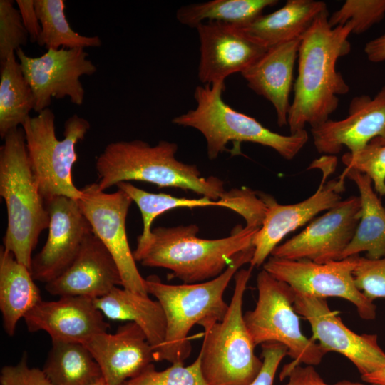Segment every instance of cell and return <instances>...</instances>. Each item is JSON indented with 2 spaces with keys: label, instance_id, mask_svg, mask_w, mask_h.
Wrapping results in <instances>:
<instances>
[{
  "label": "cell",
  "instance_id": "cell-28",
  "mask_svg": "<svg viewBox=\"0 0 385 385\" xmlns=\"http://www.w3.org/2000/svg\"><path fill=\"white\" fill-rule=\"evenodd\" d=\"M43 371L51 385H92L103 377L83 344L61 341H52Z\"/></svg>",
  "mask_w": 385,
  "mask_h": 385
},
{
  "label": "cell",
  "instance_id": "cell-17",
  "mask_svg": "<svg viewBox=\"0 0 385 385\" xmlns=\"http://www.w3.org/2000/svg\"><path fill=\"white\" fill-rule=\"evenodd\" d=\"M311 133L317 150L328 155L339 153L343 146L354 154L375 139L385 143V86L373 98L355 96L346 118L329 119L311 128Z\"/></svg>",
  "mask_w": 385,
  "mask_h": 385
},
{
  "label": "cell",
  "instance_id": "cell-6",
  "mask_svg": "<svg viewBox=\"0 0 385 385\" xmlns=\"http://www.w3.org/2000/svg\"><path fill=\"white\" fill-rule=\"evenodd\" d=\"M225 88V82L197 86L194 93L196 107L172 120L175 125L192 128L202 133L206 140L209 159L217 158L232 141L258 143L272 148L284 159L292 160L308 141L305 129L282 135L235 110L222 98Z\"/></svg>",
  "mask_w": 385,
  "mask_h": 385
},
{
  "label": "cell",
  "instance_id": "cell-41",
  "mask_svg": "<svg viewBox=\"0 0 385 385\" xmlns=\"http://www.w3.org/2000/svg\"><path fill=\"white\" fill-rule=\"evenodd\" d=\"M364 51L369 61L372 63L385 61V33L368 41Z\"/></svg>",
  "mask_w": 385,
  "mask_h": 385
},
{
  "label": "cell",
  "instance_id": "cell-19",
  "mask_svg": "<svg viewBox=\"0 0 385 385\" xmlns=\"http://www.w3.org/2000/svg\"><path fill=\"white\" fill-rule=\"evenodd\" d=\"M196 29L200 53L197 76L203 85L225 82L231 74L242 72L267 49L234 25L205 21Z\"/></svg>",
  "mask_w": 385,
  "mask_h": 385
},
{
  "label": "cell",
  "instance_id": "cell-39",
  "mask_svg": "<svg viewBox=\"0 0 385 385\" xmlns=\"http://www.w3.org/2000/svg\"><path fill=\"white\" fill-rule=\"evenodd\" d=\"M280 380L287 379L284 385H379L376 384H365L359 382L342 381L336 384L326 383L314 368V366L297 365L287 371H281Z\"/></svg>",
  "mask_w": 385,
  "mask_h": 385
},
{
  "label": "cell",
  "instance_id": "cell-30",
  "mask_svg": "<svg viewBox=\"0 0 385 385\" xmlns=\"http://www.w3.org/2000/svg\"><path fill=\"white\" fill-rule=\"evenodd\" d=\"M277 3V0H212L180 7L176 11V19L180 24L195 29L206 20L242 28L262 15L265 8Z\"/></svg>",
  "mask_w": 385,
  "mask_h": 385
},
{
  "label": "cell",
  "instance_id": "cell-1",
  "mask_svg": "<svg viewBox=\"0 0 385 385\" xmlns=\"http://www.w3.org/2000/svg\"><path fill=\"white\" fill-rule=\"evenodd\" d=\"M328 11L321 13L301 36L298 51V74L287 116L290 134L329 119L339 105V96L349 87L337 71V60L351 50L348 40L352 24L331 27Z\"/></svg>",
  "mask_w": 385,
  "mask_h": 385
},
{
  "label": "cell",
  "instance_id": "cell-32",
  "mask_svg": "<svg viewBox=\"0 0 385 385\" xmlns=\"http://www.w3.org/2000/svg\"><path fill=\"white\" fill-rule=\"evenodd\" d=\"M122 385H208L201 371V357L189 366L173 364L170 367L157 371L153 364L141 373L125 381Z\"/></svg>",
  "mask_w": 385,
  "mask_h": 385
},
{
  "label": "cell",
  "instance_id": "cell-10",
  "mask_svg": "<svg viewBox=\"0 0 385 385\" xmlns=\"http://www.w3.org/2000/svg\"><path fill=\"white\" fill-rule=\"evenodd\" d=\"M355 265L354 256L322 264L271 256L263 264V269L296 292L322 299L342 298L356 307L361 319L373 320L376 317V307L356 286Z\"/></svg>",
  "mask_w": 385,
  "mask_h": 385
},
{
  "label": "cell",
  "instance_id": "cell-38",
  "mask_svg": "<svg viewBox=\"0 0 385 385\" xmlns=\"http://www.w3.org/2000/svg\"><path fill=\"white\" fill-rule=\"evenodd\" d=\"M261 346L262 366L250 385H273L277 369L282 359L288 356V350L279 342H266Z\"/></svg>",
  "mask_w": 385,
  "mask_h": 385
},
{
  "label": "cell",
  "instance_id": "cell-12",
  "mask_svg": "<svg viewBox=\"0 0 385 385\" xmlns=\"http://www.w3.org/2000/svg\"><path fill=\"white\" fill-rule=\"evenodd\" d=\"M16 55L33 91L35 112L49 108L53 97H68L73 104H83L85 91L80 77L97 70L84 48L48 49L41 56L30 57L20 48Z\"/></svg>",
  "mask_w": 385,
  "mask_h": 385
},
{
  "label": "cell",
  "instance_id": "cell-23",
  "mask_svg": "<svg viewBox=\"0 0 385 385\" xmlns=\"http://www.w3.org/2000/svg\"><path fill=\"white\" fill-rule=\"evenodd\" d=\"M300 40L296 38L268 48L240 73L251 90L272 104L280 127L287 125L289 94Z\"/></svg>",
  "mask_w": 385,
  "mask_h": 385
},
{
  "label": "cell",
  "instance_id": "cell-26",
  "mask_svg": "<svg viewBox=\"0 0 385 385\" xmlns=\"http://www.w3.org/2000/svg\"><path fill=\"white\" fill-rule=\"evenodd\" d=\"M96 307L113 320H128L138 324L156 351L165 339L166 322L163 309L148 294L115 287L106 295L93 299Z\"/></svg>",
  "mask_w": 385,
  "mask_h": 385
},
{
  "label": "cell",
  "instance_id": "cell-4",
  "mask_svg": "<svg viewBox=\"0 0 385 385\" xmlns=\"http://www.w3.org/2000/svg\"><path fill=\"white\" fill-rule=\"evenodd\" d=\"M258 230L239 225L229 236L209 240L197 236L196 225L158 227L133 255L145 267L170 270L184 284L203 282L219 276L237 254L252 246Z\"/></svg>",
  "mask_w": 385,
  "mask_h": 385
},
{
  "label": "cell",
  "instance_id": "cell-40",
  "mask_svg": "<svg viewBox=\"0 0 385 385\" xmlns=\"http://www.w3.org/2000/svg\"><path fill=\"white\" fill-rule=\"evenodd\" d=\"M16 2L30 41L37 43L41 33V26L35 9L34 0H16Z\"/></svg>",
  "mask_w": 385,
  "mask_h": 385
},
{
  "label": "cell",
  "instance_id": "cell-31",
  "mask_svg": "<svg viewBox=\"0 0 385 385\" xmlns=\"http://www.w3.org/2000/svg\"><path fill=\"white\" fill-rule=\"evenodd\" d=\"M34 5L41 26V33L36 43L40 46L47 50H57L101 45L98 36H82L71 28L64 13L63 0H34Z\"/></svg>",
  "mask_w": 385,
  "mask_h": 385
},
{
  "label": "cell",
  "instance_id": "cell-42",
  "mask_svg": "<svg viewBox=\"0 0 385 385\" xmlns=\"http://www.w3.org/2000/svg\"><path fill=\"white\" fill-rule=\"evenodd\" d=\"M361 379L368 384L385 385V368L369 374L363 375Z\"/></svg>",
  "mask_w": 385,
  "mask_h": 385
},
{
  "label": "cell",
  "instance_id": "cell-36",
  "mask_svg": "<svg viewBox=\"0 0 385 385\" xmlns=\"http://www.w3.org/2000/svg\"><path fill=\"white\" fill-rule=\"evenodd\" d=\"M354 258L353 276L357 288L371 302L385 299V256L376 260L359 255Z\"/></svg>",
  "mask_w": 385,
  "mask_h": 385
},
{
  "label": "cell",
  "instance_id": "cell-3",
  "mask_svg": "<svg viewBox=\"0 0 385 385\" xmlns=\"http://www.w3.org/2000/svg\"><path fill=\"white\" fill-rule=\"evenodd\" d=\"M177 151L178 145L167 140L155 145L142 140L111 143L96 162L98 188L105 191L120 183L135 180L191 190L214 200L227 194L221 179L202 177L195 165L176 158Z\"/></svg>",
  "mask_w": 385,
  "mask_h": 385
},
{
  "label": "cell",
  "instance_id": "cell-29",
  "mask_svg": "<svg viewBox=\"0 0 385 385\" xmlns=\"http://www.w3.org/2000/svg\"><path fill=\"white\" fill-rule=\"evenodd\" d=\"M15 52L1 64L0 136L4 139L11 130L21 127L34 110L35 98L26 80Z\"/></svg>",
  "mask_w": 385,
  "mask_h": 385
},
{
  "label": "cell",
  "instance_id": "cell-11",
  "mask_svg": "<svg viewBox=\"0 0 385 385\" xmlns=\"http://www.w3.org/2000/svg\"><path fill=\"white\" fill-rule=\"evenodd\" d=\"M81 190L80 207L93 233L114 258L120 273L122 287L148 294L145 279L137 268L126 234L125 222L132 199L119 188L113 192L101 190L97 183L86 185Z\"/></svg>",
  "mask_w": 385,
  "mask_h": 385
},
{
  "label": "cell",
  "instance_id": "cell-8",
  "mask_svg": "<svg viewBox=\"0 0 385 385\" xmlns=\"http://www.w3.org/2000/svg\"><path fill=\"white\" fill-rule=\"evenodd\" d=\"M31 170L45 200L56 196L75 200L81 190L73 181V166L78 160L76 145L84 139L89 122L77 114L64 123L63 139L56 137L55 115L49 108L29 116L22 125Z\"/></svg>",
  "mask_w": 385,
  "mask_h": 385
},
{
  "label": "cell",
  "instance_id": "cell-33",
  "mask_svg": "<svg viewBox=\"0 0 385 385\" xmlns=\"http://www.w3.org/2000/svg\"><path fill=\"white\" fill-rule=\"evenodd\" d=\"M385 16V0H346L329 18L331 27L352 24L351 34L366 32Z\"/></svg>",
  "mask_w": 385,
  "mask_h": 385
},
{
  "label": "cell",
  "instance_id": "cell-9",
  "mask_svg": "<svg viewBox=\"0 0 385 385\" xmlns=\"http://www.w3.org/2000/svg\"><path fill=\"white\" fill-rule=\"evenodd\" d=\"M257 288L258 297L255 308L243 314L255 345L266 342L284 344L292 361L284 366L282 372L297 365H319L328 352L302 334L294 307L293 289L264 269L257 274Z\"/></svg>",
  "mask_w": 385,
  "mask_h": 385
},
{
  "label": "cell",
  "instance_id": "cell-15",
  "mask_svg": "<svg viewBox=\"0 0 385 385\" xmlns=\"http://www.w3.org/2000/svg\"><path fill=\"white\" fill-rule=\"evenodd\" d=\"M359 196L341 200L300 233L277 245L271 256L327 263L341 260L361 218Z\"/></svg>",
  "mask_w": 385,
  "mask_h": 385
},
{
  "label": "cell",
  "instance_id": "cell-20",
  "mask_svg": "<svg viewBox=\"0 0 385 385\" xmlns=\"http://www.w3.org/2000/svg\"><path fill=\"white\" fill-rule=\"evenodd\" d=\"M24 319L29 332L44 331L52 341L82 344L96 334L107 332L110 327L93 299L80 296L41 300Z\"/></svg>",
  "mask_w": 385,
  "mask_h": 385
},
{
  "label": "cell",
  "instance_id": "cell-34",
  "mask_svg": "<svg viewBox=\"0 0 385 385\" xmlns=\"http://www.w3.org/2000/svg\"><path fill=\"white\" fill-rule=\"evenodd\" d=\"M342 159L347 168L368 175L376 192L385 195V143L381 139L371 140L354 154L346 153Z\"/></svg>",
  "mask_w": 385,
  "mask_h": 385
},
{
  "label": "cell",
  "instance_id": "cell-16",
  "mask_svg": "<svg viewBox=\"0 0 385 385\" xmlns=\"http://www.w3.org/2000/svg\"><path fill=\"white\" fill-rule=\"evenodd\" d=\"M46 205L50 217L48 237L41 251L32 257L29 270L35 281L47 284L72 264L93 230L78 200L56 196Z\"/></svg>",
  "mask_w": 385,
  "mask_h": 385
},
{
  "label": "cell",
  "instance_id": "cell-13",
  "mask_svg": "<svg viewBox=\"0 0 385 385\" xmlns=\"http://www.w3.org/2000/svg\"><path fill=\"white\" fill-rule=\"evenodd\" d=\"M337 159L330 156L322 168L323 177L317 191L306 200L290 205L279 204L275 199L262 192L267 210L262 225L255 233L252 245L254 254L250 267H257L266 262L273 250L289 232L303 226L316 215L334 207L342 200L341 193L345 190V176L326 183L327 177L333 173Z\"/></svg>",
  "mask_w": 385,
  "mask_h": 385
},
{
  "label": "cell",
  "instance_id": "cell-27",
  "mask_svg": "<svg viewBox=\"0 0 385 385\" xmlns=\"http://www.w3.org/2000/svg\"><path fill=\"white\" fill-rule=\"evenodd\" d=\"M34 281L29 269L1 247L0 310L9 336L14 334L19 319L42 300Z\"/></svg>",
  "mask_w": 385,
  "mask_h": 385
},
{
  "label": "cell",
  "instance_id": "cell-25",
  "mask_svg": "<svg viewBox=\"0 0 385 385\" xmlns=\"http://www.w3.org/2000/svg\"><path fill=\"white\" fill-rule=\"evenodd\" d=\"M342 174L355 183L359 192L361 211L354 235L341 260L363 252H366L367 258H381L385 256V208L368 175L347 168Z\"/></svg>",
  "mask_w": 385,
  "mask_h": 385
},
{
  "label": "cell",
  "instance_id": "cell-35",
  "mask_svg": "<svg viewBox=\"0 0 385 385\" xmlns=\"http://www.w3.org/2000/svg\"><path fill=\"white\" fill-rule=\"evenodd\" d=\"M29 34L11 0H0V63L26 45Z\"/></svg>",
  "mask_w": 385,
  "mask_h": 385
},
{
  "label": "cell",
  "instance_id": "cell-22",
  "mask_svg": "<svg viewBox=\"0 0 385 385\" xmlns=\"http://www.w3.org/2000/svg\"><path fill=\"white\" fill-rule=\"evenodd\" d=\"M122 286L118 265L103 243L93 233L85 240L68 269L46 284L52 295L101 297L115 287Z\"/></svg>",
  "mask_w": 385,
  "mask_h": 385
},
{
  "label": "cell",
  "instance_id": "cell-18",
  "mask_svg": "<svg viewBox=\"0 0 385 385\" xmlns=\"http://www.w3.org/2000/svg\"><path fill=\"white\" fill-rule=\"evenodd\" d=\"M116 186L130 197L141 213L143 228L138 237L136 249L143 247L150 241L154 220L173 209L207 206L227 207L241 215L246 222V226L254 228L261 226L266 212V204L260 192L245 187L230 190L224 197L214 200L207 197L189 199L161 192H149L129 182H122Z\"/></svg>",
  "mask_w": 385,
  "mask_h": 385
},
{
  "label": "cell",
  "instance_id": "cell-37",
  "mask_svg": "<svg viewBox=\"0 0 385 385\" xmlns=\"http://www.w3.org/2000/svg\"><path fill=\"white\" fill-rule=\"evenodd\" d=\"M0 384L1 385H51L43 370L30 368L28 366L26 353L17 364L5 366L1 369Z\"/></svg>",
  "mask_w": 385,
  "mask_h": 385
},
{
  "label": "cell",
  "instance_id": "cell-21",
  "mask_svg": "<svg viewBox=\"0 0 385 385\" xmlns=\"http://www.w3.org/2000/svg\"><path fill=\"white\" fill-rule=\"evenodd\" d=\"M83 345L99 365L106 385H122L154 361V349L143 329L128 322L113 334L103 332Z\"/></svg>",
  "mask_w": 385,
  "mask_h": 385
},
{
  "label": "cell",
  "instance_id": "cell-14",
  "mask_svg": "<svg viewBox=\"0 0 385 385\" xmlns=\"http://www.w3.org/2000/svg\"><path fill=\"white\" fill-rule=\"evenodd\" d=\"M294 292V309L309 323L313 341H319L327 352L344 356L361 376L385 368V352L376 334H359L349 329L329 307L326 299Z\"/></svg>",
  "mask_w": 385,
  "mask_h": 385
},
{
  "label": "cell",
  "instance_id": "cell-2",
  "mask_svg": "<svg viewBox=\"0 0 385 385\" xmlns=\"http://www.w3.org/2000/svg\"><path fill=\"white\" fill-rule=\"evenodd\" d=\"M253 254V246L239 252L222 274L203 282L168 284L156 275L145 279L147 292L160 304L166 322L165 339L154 351L155 361L184 363L192 351L189 332L195 324L202 327L224 318L229 305L223 299L225 291L240 267L250 263Z\"/></svg>",
  "mask_w": 385,
  "mask_h": 385
},
{
  "label": "cell",
  "instance_id": "cell-24",
  "mask_svg": "<svg viewBox=\"0 0 385 385\" xmlns=\"http://www.w3.org/2000/svg\"><path fill=\"white\" fill-rule=\"evenodd\" d=\"M326 3L314 0H288L280 9L262 14L241 28L252 41L268 48L299 38L321 13Z\"/></svg>",
  "mask_w": 385,
  "mask_h": 385
},
{
  "label": "cell",
  "instance_id": "cell-7",
  "mask_svg": "<svg viewBox=\"0 0 385 385\" xmlns=\"http://www.w3.org/2000/svg\"><path fill=\"white\" fill-rule=\"evenodd\" d=\"M252 269H240L235 274V288L224 318L202 327L204 339L199 354L208 385H250L262 368V359L255 354L256 346L242 312Z\"/></svg>",
  "mask_w": 385,
  "mask_h": 385
},
{
  "label": "cell",
  "instance_id": "cell-43",
  "mask_svg": "<svg viewBox=\"0 0 385 385\" xmlns=\"http://www.w3.org/2000/svg\"><path fill=\"white\" fill-rule=\"evenodd\" d=\"M92 385H106V384L104 379L101 377L98 381H97Z\"/></svg>",
  "mask_w": 385,
  "mask_h": 385
},
{
  "label": "cell",
  "instance_id": "cell-5",
  "mask_svg": "<svg viewBox=\"0 0 385 385\" xmlns=\"http://www.w3.org/2000/svg\"><path fill=\"white\" fill-rule=\"evenodd\" d=\"M0 147V195L7 211L3 247L29 269L50 217L31 170L22 127L11 130Z\"/></svg>",
  "mask_w": 385,
  "mask_h": 385
}]
</instances>
